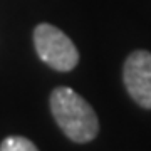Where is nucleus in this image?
Masks as SVG:
<instances>
[{
  "mask_svg": "<svg viewBox=\"0 0 151 151\" xmlns=\"http://www.w3.org/2000/svg\"><path fill=\"white\" fill-rule=\"evenodd\" d=\"M50 111L55 123L70 141L89 143L97 136L99 121L86 99L70 87H55L50 92Z\"/></svg>",
  "mask_w": 151,
  "mask_h": 151,
  "instance_id": "1",
  "label": "nucleus"
},
{
  "mask_svg": "<svg viewBox=\"0 0 151 151\" xmlns=\"http://www.w3.org/2000/svg\"><path fill=\"white\" fill-rule=\"evenodd\" d=\"M34 47L44 64L59 72H69L79 62L74 42L50 24H39L34 29Z\"/></svg>",
  "mask_w": 151,
  "mask_h": 151,
  "instance_id": "2",
  "label": "nucleus"
},
{
  "mask_svg": "<svg viewBox=\"0 0 151 151\" xmlns=\"http://www.w3.org/2000/svg\"><path fill=\"white\" fill-rule=\"evenodd\" d=\"M123 81L134 103L145 109H151V52L134 50L126 57Z\"/></svg>",
  "mask_w": 151,
  "mask_h": 151,
  "instance_id": "3",
  "label": "nucleus"
},
{
  "mask_svg": "<svg viewBox=\"0 0 151 151\" xmlns=\"http://www.w3.org/2000/svg\"><path fill=\"white\" fill-rule=\"evenodd\" d=\"M0 151H39L37 146L24 136H9L0 143Z\"/></svg>",
  "mask_w": 151,
  "mask_h": 151,
  "instance_id": "4",
  "label": "nucleus"
}]
</instances>
